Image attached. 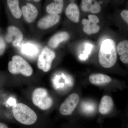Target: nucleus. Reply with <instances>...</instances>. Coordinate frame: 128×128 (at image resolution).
Returning <instances> with one entry per match:
<instances>
[{
  "label": "nucleus",
  "mask_w": 128,
  "mask_h": 128,
  "mask_svg": "<svg viewBox=\"0 0 128 128\" xmlns=\"http://www.w3.org/2000/svg\"><path fill=\"white\" fill-rule=\"evenodd\" d=\"M0 128H9L5 124L0 122Z\"/></svg>",
  "instance_id": "nucleus-23"
},
{
  "label": "nucleus",
  "mask_w": 128,
  "mask_h": 128,
  "mask_svg": "<svg viewBox=\"0 0 128 128\" xmlns=\"http://www.w3.org/2000/svg\"><path fill=\"white\" fill-rule=\"evenodd\" d=\"M117 52L120 56V60L123 64H128V40L120 42L116 47Z\"/></svg>",
  "instance_id": "nucleus-16"
},
{
  "label": "nucleus",
  "mask_w": 128,
  "mask_h": 128,
  "mask_svg": "<svg viewBox=\"0 0 128 128\" xmlns=\"http://www.w3.org/2000/svg\"><path fill=\"white\" fill-rule=\"evenodd\" d=\"M89 20L91 23L96 24L98 23L99 22V19L98 17L94 14H89L88 16Z\"/></svg>",
  "instance_id": "nucleus-20"
},
{
  "label": "nucleus",
  "mask_w": 128,
  "mask_h": 128,
  "mask_svg": "<svg viewBox=\"0 0 128 128\" xmlns=\"http://www.w3.org/2000/svg\"><path fill=\"white\" fill-rule=\"evenodd\" d=\"M20 1V0H6L8 11L16 19H19L22 17Z\"/></svg>",
  "instance_id": "nucleus-13"
},
{
  "label": "nucleus",
  "mask_w": 128,
  "mask_h": 128,
  "mask_svg": "<svg viewBox=\"0 0 128 128\" xmlns=\"http://www.w3.org/2000/svg\"><path fill=\"white\" fill-rule=\"evenodd\" d=\"M20 5L22 16L25 22L28 24L33 22L39 14L38 5L25 0H20Z\"/></svg>",
  "instance_id": "nucleus-5"
},
{
  "label": "nucleus",
  "mask_w": 128,
  "mask_h": 128,
  "mask_svg": "<svg viewBox=\"0 0 128 128\" xmlns=\"http://www.w3.org/2000/svg\"><path fill=\"white\" fill-rule=\"evenodd\" d=\"M8 70L12 74H21L26 76H29L33 73L32 66L25 60L18 55L14 56L12 60L8 64Z\"/></svg>",
  "instance_id": "nucleus-3"
},
{
  "label": "nucleus",
  "mask_w": 128,
  "mask_h": 128,
  "mask_svg": "<svg viewBox=\"0 0 128 128\" xmlns=\"http://www.w3.org/2000/svg\"><path fill=\"white\" fill-rule=\"evenodd\" d=\"M90 82L95 85H101L108 84L111 82L112 79L106 75L101 73H94L89 76Z\"/></svg>",
  "instance_id": "nucleus-17"
},
{
  "label": "nucleus",
  "mask_w": 128,
  "mask_h": 128,
  "mask_svg": "<svg viewBox=\"0 0 128 128\" xmlns=\"http://www.w3.org/2000/svg\"><path fill=\"white\" fill-rule=\"evenodd\" d=\"M7 33L6 41L8 43L12 42L14 47L20 45L23 39V34L21 30L16 26L10 25L7 28Z\"/></svg>",
  "instance_id": "nucleus-8"
},
{
  "label": "nucleus",
  "mask_w": 128,
  "mask_h": 128,
  "mask_svg": "<svg viewBox=\"0 0 128 128\" xmlns=\"http://www.w3.org/2000/svg\"></svg>",
  "instance_id": "nucleus-25"
},
{
  "label": "nucleus",
  "mask_w": 128,
  "mask_h": 128,
  "mask_svg": "<svg viewBox=\"0 0 128 128\" xmlns=\"http://www.w3.org/2000/svg\"><path fill=\"white\" fill-rule=\"evenodd\" d=\"M114 105L113 101L110 96H103L101 99L99 104V112L102 114H108L112 111Z\"/></svg>",
  "instance_id": "nucleus-15"
},
{
  "label": "nucleus",
  "mask_w": 128,
  "mask_h": 128,
  "mask_svg": "<svg viewBox=\"0 0 128 128\" xmlns=\"http://www.w3.org/2000/svg\"><path fill=\"white\" fill-rule=\"evenodd\" d=\"M70 38V34L67 32H59L54 34L48 41V45L50 48L55 49L60 43L67 41Z\"/></svg>",
  "instance_id": "nucleus-14"
},
{
  "label": "nucleus",
  "mask_w": 128,
  "mask_h": 128,
  "mask_svg": "<svg viewBox=\"0 0 128 128\" xmlns=\"http://www.w3.org/2000/svg\"><path fill=\"white\" fill-rule=\"evenodd\" d=\"M102 4L98 0H81L80 9L84 12L98 14L102 11Z\"/></svg>",
  "instance_id": "nucleus-9"
},
{
  "label": "nucleus",
  "mask_w": 128,
  "mask_h": 128,
  "mask_svg": "<svg viewBox=\"0 0 128 128\" xmlns=\"http://www.w3.org/2000/svg\"><path fill=\"white\" fill-rule=\"evenodd\" d=\"M32 100L35 106L42 110L50 109L53 104L52 98L47 90L42 88H37L34 91Z\"/></svg>",
  "instance_id": "nucleus-4"
},
{
  "label": "nucleus",
  "mask_w": 128,
  "mask_h": 128,
  "mask_svg": "<svg viewBox=\"0 0 128 128\" xmlns=\"http://www.w3.org/2000/svg\"><path fill=\"white\" fill-rule=\"evenodd\" d=\"M25 0L28 2H32V3L38 5L41 2V0Z\"/></svg>",
  "instance_id": "nucleus-22"
},
{
  "label": "nucleus",
  "mask_w": 128,
  "mask_h": 128,
  "mask_svg": "<svg viewBox=\"0 0 128 128\" xmlns=\"http://www.w3.org/2000/svg\"><path fill=\"white\" fill-rule=\"evenodd\" d=\"M6 48V44L3 39L0 37V56H1L4 53Z\"/></svg>",
  "instance_id": "nucleus-19"
},
{
  "label": "nucleus",
  "mask_w": 128,
  "mask_h": 128,
  "mask_svg": "<svg viewBox=\"0 0 128 128\" xmlns=\"http://www.w3.org/2000/svg\"><path fill=\"white\" fill-rule=\"evenodd\" d=\"M120 16L128 25V10H123L120 12Z\"/></svg>",
  "instance_id": "nucleus-21"
},
{
  "label": "nucleus",
  "mask_w": 128,
  "mask_h": 128,
  "mask_svg": "<svg viewBox=\"0 0 128 128\" xmlns=\"http://www.w3.org/2000/svg\"><path fill=\"white\" fill-rule=\"evenodd\" d=\"M80 101V97L76 93L70 95L61 104L60 108V114L64 116L70 115L75 110Z\"/></svg>",
  "instance_id": "nucleus-7"
},
{
  "label": "nucleus",
  "mask_w": 128,
  "mask_h": 128,
  "mask_svg": "<svg viewBox=\"0 0 128 128\" xmlns=\"http://www.w3.org/2000/svg\"><path fill=\"white\" fill-rule=\"evenodd\" d=\"M60 19L59 15L48 14L40 19L37 23V26L41 30H46L57 24Z\"/></svg>",
  "instance_id": "nucleus-10"
},
{
  "label": "nucleus",
  "mask_w": 128,
  "mask_h": 128,
  "mask_svg": "<svg viewBox=\"0 0 128 128\" xmlns=\"http://www.w3.org/2000/svg\"><path fill=\"white\" fill-rule=\"evenodd\" d=\"M14 117L20 123L25 125L33 124L36 121L37 115L31 108L23 103L17 104L12 108Z\"/></svg>",
  "instance_id": "nucleus-2"
},
{
  "label": "nucleus",
  "mask_w": 128,
  "mask_h": 128,
  "mask_svg": "<svg viewBox=\"0 0 128 128\" xmlns=\"http://www.w3.org/2000/svg\"><path fill=\"white\" fill-rule=\"evenodd\" d=\"M82 24L84 25L82 29L86 34H91L97 33L100 30V27L98 25L91 23L87 19L83 18L82 20Z\"/></svg>",
  "instance_id": "nucleus-18"
},
{
  "label": "nucleus",
  "mask_w": 128,
  "mask_h": 128,
  "mask_svg": "<svg viewBox=\"0 0 128 128\" xmlns=\"http://www.w3.org/2000/svg\"><path fill=\"white\" fill-rule=\"evenodd\" d=\"M55 57V53L53 50L48 47H44L42 50L38 58V68L44 72H48L50 70Z\"/></svg>",
  "instance_id": "nucleus-6"
},
{
  "label": "nucleus",
  "mask_w": 128,
  "mask_h": 128,
  "mask_svg": "<svg viewBox=\"0 0 128 128\" xmlns=\"http://www.w3.org/2000/svg\"><path fill=\"white\" fill-rule=\"evenodd\" d=\"M100 64L105 68H110L116 62L117 52L115 42L111 39L104 40L101 44L98 54Z\"/></svg>",
  "instance_id": "nucleus-1"
},
{
  "label": "nucleus",
  "mask_w": 128,
  "mask_h": 128,
  "mask_svg": "<svg viewBox=\"0 0 128 128\" xmlns=\"http://www.w3.org/2000/svg\"><path fill=\"white\" fill-rule=\"evenodd\" d=\"M102 1H103V0H102V3H103V2H102Z\"/></svg>",
  "instance_id": "nucleus-24"
},
{
  "label": "nucleus",
  "mask_w": 128,
  "mask_h": 128,
  "mask_svg": "<svg viewBox=\"0 0 128 128\" xmlns=\"http://www.w3.org/2000/svg\"><path fill=\"white\" fill-rule=\"evenodd\" d=\"M70 2L66 5L65 10L66 16L75 23H78L80 21V9L75 0H69Z\"/></svg>",
  "instance_id": "nucleus-11"
},
{
  "label": "nucleus",
  "mask_w": 128,
  "mask_h": 128,
  "mask_svg": "<svg viewBox=\"0 0 128 128\" xmlns=\"http://www.w3.org/2000/svg\"><path fill=\"white\" fill-rule=\"evenodd\" d=\"M65 0H48L45 5V11L48 14H61L64 8Z\"/></svg>",
  "instance_id": "nucleus-12"
}]
</instances>
